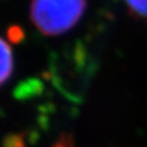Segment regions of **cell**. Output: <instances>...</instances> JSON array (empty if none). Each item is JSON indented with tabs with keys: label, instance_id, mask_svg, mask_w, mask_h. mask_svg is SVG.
I'll return each instance as SVG.
<instances>
[{
	"label": "cell",
	"instance_id": "6da1fadb",
	"mask_svg": "<svg viewBox=\"0 0 147 147\" xmlns=\"http://www.w3.org/2000/svg\"><path fill=\"white\" fill-rule=\"evenodd\" d=\"M87 7V0H32V23L48 36L61 35L74 27Z\"/></svg>",
	"mask_w": 147,
	"mask_h": 147
},
{
	"label": "cell",
	"instance_id": "7a4b0ae2",
	"mask_svg": "<svg viewBox=\"0 0 147 147\" xmlns=\"http://www.w3.org/2000/svg\"><path fill=\"white\" fill-rule=\"evenodd\" d=\"M13 53L8 43L0 37V85L6 82L13 73Z\"/></svg>",
	"mask_w": 147,
	"mask_h": 147
},
{
	"label": "cell",
	"instance_id": "3957f363",
	"mask_svg": "<svg viewBox=\"0 0 147 147\" xmlns=\"http://www.w3.org/2000/svg\"><path fill=\"white\" fill-rule=\"evenodd\" d=\"M124 3L134 16L147 21V0H124Z\"/></svg>",
	"mask_w": 147,
	"mask_h": 147
}]
</instances>
